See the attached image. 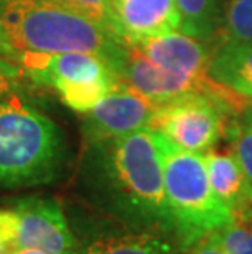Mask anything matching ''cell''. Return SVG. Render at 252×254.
<instances>
[{"label": "cell", "instance_id": "cell-11", "mask_svg": "<svg viewBox=\"0 0 252 254\" xmlns=\"http://www.w3.org/2000/svg\"><path fill=\"white\" fill-rule=\"evenodd\" d=\"M126 45L136 48L152 63L167 71L200 79L210 77L208 66H210L211 55L205 43L180 30L139 38Z\"/></svg>", "mask_w": 252, "mask_h": 254}, {"label": "cell", "instance_id": "cell-5", "mask_svg": "<svg viewBox=\"0 0 252 254\" xmlns=\"http://www.w3.org/2000/svg\"><path fill=\"white\" fill-rule=\"evenodd\" d=\"M25 77L57 92L69 109L87 113L120 82L116 69L92 53H21L15 59Z\"/></svg>", "mask_w": 252, "mask_h": 254}, {"label": "cell", "instance_id": "cell-2", "mask_svg": "<svg viewBox=\"0 0 252 254\" xmlns=\"http://www.w3.org/2000/svg\"><path fill=\"white\" fill-rule=\"evenodd\" d=\"M21 53H92L118 72L126 43L57 0H0V56L15 61Z\"/></svg>", "mask_w": 252, "mask_h": 254}, {"label": "cell", "instance_id": "cell-21", "mask_svg": "<svg viewBox=\"0 0 252 254\" xmlns=\"http://www.w3.org/2000/svg\"><path fill=\"white\" fill-rule=\"evenodd\" d=\"M23 77L25 74L17 63L0 56V97L17 92Z\"/></svg>", "mask_w": 252, "mask_h": 254}, {"label": "cell", "instance_id": "cell-16", "mask_svg": "<svg viewBox=\"0 0 252 254\" xmlns=\"http://www.w3.org/2000/svg\"><path fill=\"white\" fill-rule=\"evenodd\" d=\"M229 151L243 169L252 193V107H244L229 118L224 129Z\"/></svg>", "mask_w": 252, "mask_h": 254}, {"label": "cell", "instance_id": "cell-18", "mask_svg": "<svg viewBox=\"0 0 252 254\" xmlns=\"http://www.w3.org/2000/svg\"><path fill=\"white\" fill-rule=\"evenodd\" d=\"M218 235L226 254H252V220H236Z\"/></svg>", "mask_w": 252, "mask_h": 254}, {"label": "cell", "instance_id": "cell-23", "mask_svg": "<svg viewBox=\"0 0 252 254\" xmlns=\"http://www.w3.org/2000/svg\"><path fill=\"white\" fill-rule=\"evenodd\" d=\"M13 254H50L46 251H41V250H33V248H20Z\"/></svg>", "mask_w": 252, "mask_h": 254}, {"label": "cell", "instance_id": "cell-24", "mask_svg": "<svg viewBox=\"0 0 252 254\" xmlns=\"http://www.w3.org/2000/svg\"><path fill=\"white\" fill-rule=\"evenodd\" d=\"M251 107H252V104H251Z\"/></svg>", "mask_w": 252, "mask_h": 254}, {"label": "cell", "instance_id": "cell-22", "mask_svg": "<svg viewBox=\"0 0 252 254\" xmlns=\"http://www.w3.org/2000/svg\"><path fill=\"white\" fill-rule=\"evenodd\" d=\"M187 254H226V251H224L223 243L219 240V235L216 231V233H213L208 238H205V240H202Z\"/></svg>", "mask_w": 252, "mask_h": 254}, {"label": "cell", "instance_id": "cell-6", "mask_svg": "<svg viewBox=\"0 0 252 254\" xmlns=\"http://www.w3.org/2000/svg\"><path fill=\"white\" fill-rule=\"evenodd\" d=\"M236 104L234 95L185 94L160 104L151 128L177 148L205 154L221 139L229 118L241 110Z\"/></svg>", "mask_w": 252, "mask_h": 254}, {"label": "cell", "instance_id": "cell-4", "mask_svg": "<svg viewBox=\"0 0 252 254\" xmlns=\"http://www.w3.org/2000/svg\"><path fill=\"white\" fill-rule=\"evenodd\" d=\"M164 187L174 233L189 253L202 240L234 223V213L214 195L203 154L177 148L159 133Z\"/></svg>", "mask_w": 252, "mask_h": 254}, {"label": "cell", "instance_id": "cell-19", "mask_svg": "<svg viewBox=\"0 0 252 254\" xmlns=\"http://www.w3.org/2000/svg\"><path fill=\"white\" fill-rule=\"evenodd\" d=\"M57 2L67 5V7L77 10L80 13L87 15L90 18L97 20L99 23L105 25L106 28H110L116 35L110 0H57Z\"/></svg>", "mask_w": 252, "mask_h": 254}, {"label": "cell", "instance_id": "cell-1", "mask_svg": "<svg viewBox=\"0 0 252 254\" xmlns=\"http://www.w3.org/2000/svg\"><path fill=\"white\" fill-rule=\"evenodd\" d=\"M79 184L89 202L110 220L175 238L165 198L162 149L155 129L143 128L85 143Z\"/></svg>", "mask_w": 252, "mask_h": 254}, {"label": "cell", "instance_id": "cell-7", "mask_svg": "<svg viewBox=\"0 0 252 254\" xmlns=\"http://www.w3.org/2000/svg\"><path fill=\"white\" fill-rule=\"evenodd\" d=\"M157 104L120 80L92 110L85 113L82 134L85 143L123 136L151 128Z\"/></svg>", "mask_w": 252, "mask_h": 254}, {"label": "cell", "instance_id": "cell-13", "mask_svg": "<svg viewBox=\"0 0 252 254\" xmlns=\"http://www.w3.org/2000/svg\"><path fill=\"white\" fill-rule=\"evenodd\" d=\"M211 189L238 220H252V193L231 151L210 149L203 154Z\"/></svg>", "mask_w": 252, "mask_h": 254}, {"label": "cell", "instance_id": "cell-8", "mask_svg": "<svg viewBox=\"0 0 252 254\" xmlns=\"http://www.w3.org/2000/svg\"><path fill=\"white\" fill-rule=\"evenodd\" d=\"M118 75L123 82L131 85L139 94L148 97L157 105L177 99L185 94H202L211 95H233L234 92L218 84L211 77H192V75L167 71L157 66L151 59L146 58L136 48L126 45L125 58L118 67Z\"/></svg>", "mask_w": 252, "mask_h": 254}, {"label": "cell", "instance_id": "cell-20", "mask_svg": "<svg viewBox=\"0 0 252 254\" xmlns=\"http://www.w3.org/2000/svg\"><path fill=\"white\" fill-rule=\"evenodd\" d=\"M18 248V215L10 205L0 208V254H13Z\"/></svg>", "mask_w": 252, "mask_h": 254}, {"label": "cell", "instance_id": "cell-17", "mask_svg": "<svg viewBox=\"0 0 252 254\" xmlns=\"http://www.w3.org/2000/svg\"><path fill=\"white\" fill-rule=\"evenodd\" d=\"M219 43L252 41V0H223Z\"/></svg>", "mask_w": 252, "mask_h": 254}, {"label": "cell", "instance_id": "cell-15", "mask_svg": "<svg viewBox=\"0 0 252 254\" xmlns=\"http://www.w3.org/2000/svg\"><path fill=\"white\" fill-rule=\"evenodd\" d=\"M180 31L206 43L219 35L223 0H175Z\"/></svg>", "mask_w": 252, "mask_h": 254}, {"label": "cell", "instance_id": "cell-10", "mask_svg": "<svg viewBox=\"0 0 252 254\" xmlns=\"http://www.w3.org/2000/svg\"><path fill=\"white\" fill-rule=\"evenodd\" d=\"M74 228V254H187L174 236L160 231L133 228L120 221Z\"/></svg>", "mask_w": 252, "mask_h": 254}, {"label": "cell", "instance_id": "cell-3", "mask_svg": "<svg viewBox=\"0 0 252 254\" xmlns=\"http://www.w3.org/2000/svg\"><path fill=\"white\" fill-rule=\"evenodd\" d=\"M61 129L17 92L0 97V190L56 184L67 169Z\"/></svg>", "mask_w": 252, "mask_h": 254}, {"label": "cell", "instance_id": "cell-12", "mask_svg": "<svg viewBox=\"0 0 252 254\" xmlns=\"http://www.w3.org/2000/svg\"><path fill=\"white\" fill-rule=\"evenodd\" d=\"M115 31L125 43L180 28L175 0H110Z\"/></svg>", "mask_w": 252, "mask_h": 254}, {"label": "cell", "instance_id": "cell-14", "mask_svg": "<svg viewBox=\"0 0 252 254\" xmlns=\"http://www.w3.org/2000/svg\"><path fill=\"white\" fill-rule=\"evenodd\" d=\"M208 74L236 95L252 99V41L221 43L211 55Z\"/></svg>", "mask_w": 252, "mask_h": 254}, {"label": "cell", "instance_id": "cell-9", "mask_svg": "<svg viewBox=\"0 0 252 254\" xmlns=\"http://www.w3.org/2000/svg\"><path fill=\"white\" fill-rule=\"evenodd\" d=\"M18 215V248L50 254H74L76 235L61 203L51 197H21L12 202Z\"/></svg>", "mask_w": 252, "mask_h": 254}]
</instances>
